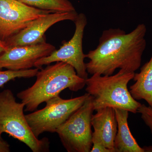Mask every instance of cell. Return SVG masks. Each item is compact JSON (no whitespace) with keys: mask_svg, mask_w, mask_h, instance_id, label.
Masks as SVG:
<instances>
[{"mask_svg":"<svg viewBox=\"0 0 152 152\" xmlns=\"http://www.w3.org/2000/svg\"><path fill=\"white\" fill-rule=\"evenodd\" d=\"M147 28L140 24L131 32L120 28L103 31L96 49L86 54L88 74L113 75L117 69L135 72L141 64L146 49Z\"/></svg>","mask_w":152,"mask_h":152,"instance_id":"obj_1","label":"cell"},{"mask_svg":"<svg viewBox=\"0 0 152 152\" xmlns=\"http://www.w3.org/2000/svg\"><path fill=\"white\" fill-rule=\"evenodd\" d=\"M34 83L17 94L25 105V112L35 111L41 104L59 96L68 88L78 91L86 86V80L79 77L73 67L67 63L57 62L41 69Z\"/></svg>","mask_w":152,"mask_h":152,"instance_id":"obj_2","label":"cell"},{"mask_svg":"<svg viewBox=\"0 0 152 152\" xmlns=\"http://www.w3.org/2000/svg\"><path fill=\"white\" fill-rule=\"evenodd\" d=\"M134 74L120 69L114 75L94 74L86 80V91L93 97L94 111L110 107L137 113L142 104L132 97L128 88Z\"/></svg>","mask_w":152,"mask_h":152,"instance_id":"obj_3","label":"cell"},{"mask_svg":"<svg viewBox=\"0 0 152 152\" xmlns=\"http://www.w3.org/2000/svg\"><path fill=\"white\" fill-rule=\"evenodd\" d=\"M25 104L18 102L10 89L0 92V137L3 133L25 144L33 152H50L47 137H35L24 114Z\"/></svg>","mask_w":152,"mask_h":152,"instance_id":"obj_4","label":"cell"},{"mask_svg":"<svg viewBox=\"0 0 152 152\" xmlns=\"http://www.w3.org/2000/svg\"><path fill=\"white\" fill-rule=\"evenodd\" d=\"M94 111L91 95L83 104L57 129L61 142L68 152H90L92 147L91 118Z\"/></svg>","mask_w":152,"mask_h":152,"instance_id":"obj_5","label":"cell"},{"mask_svg":"<svg viewBox=\"0 0 152 152\" xmlns=\"http://www.w3.org/2000/svg\"><path fill=\"white\" fill-rule=\"evenodd\" d=\"M90 96L87 93L68 99L58 96L46 102L44 108L26 115L34 135L38 138L45 132H56L58 128L83 104Z\"/></svg>","mask_w":152,"mask_h":152,"instance_id":"obj_6","label":"cell"},{"mask_svg":"<svg viewBox=\"0 0 152 152\" xmlns=\"http://www.w3.org/2000/svg\"><path fill=\"white\" fill-rule=\"evenodd\" d=\"M74 22L75 31L72 39L68 42H63L60 49L56 50L50 56L38 60L35 63L34 67L41 69L43 66L62 62L73 67L79 77L85 80L88 78V73L84 62L86 54H84L83 49L84 33L87 24L86 15L83 13L78 14Z\"/></svg>","mask_w":152,"mask_h":152,"instance_id":"obj_7","label":"cell"},{"mask_svg":"<svg viewBox=\"0 0 152 152\" xmlns=\"http://www.w3.org/2000/svg\"><path fill=\"white\" fill-rule=\"evenodd\" d=\"M50 13L53 12L33 7L18 0H0V39L6 41L36 19Z\"/></svg>","mask_w":152,"mask_h":152,"instance_id":"obj_8","label":"cell"},{"mask_svg":"<svg viewBox=\"0 0 152 152\" xmlns=\"http://www.w3.org/2000/svg\"><path fill=\"white\" fill-rule=\"evenodd\" d=\"M56 50L55 46L45 41L34 45L9 48L0 54V69L14 71L31 69L38 60L50 56Z\"/></svg>","mask_w":152,"mask_h":152,"instance_id":"obj_9","label":"cell"},{"mask_svg":"<svg viewBox=\"0 0 152 152\" xmlns=\"http://www.w3.org/2000/svg\"><path fill=\"white\" fill-rule=\"evenodd\" d=\"M78 15L76 11L50 13L36 19L24 29L5 42L8 48L39 43L45 41V33L52 26L62 21L75 22Z\"/></svg>","mask_w":152,"mask_h":152,"instance_id":"obj_10","label":"cell"},{"mask_svg":"<svg viewBox=\"0 0 152 152\" xmlns=\"http://www.w3.org/2000/svg\"><path fill=\"white\" fill-rule=\"evenodd\" d=\"M93 114L92 138L97 139L110 149L114 150V141L118 130V124L114 108L110 107L99 109Z\"/></svg>","mask_w":152,"mask_h":152,"instance_id":"obj_11","label":"cell"},{"mask_svg":"<svg viewBox=\"0 0 152 152\" xmlns=\"http://www.w3.org/2000/svg\"><path fill=\"white\" fill-rule=\"evenodd\" d=\"M118 130L115 141L116 152H145L131 133L128 119L129 112L124 109L115 108Z\"/></svg>","mask_w":152,"mask_h":152,"instance_id":"obj_12","label":"cell"},{"mask_svg":"<svg viewBox=\"0 0 152 152\" xmlns=\"http://www.w3.org/2000/svg\"><path fill=\"white\" fill-rule=\"evenodd\" d=\"M135 83L130 87L129 92L136 100H144L152 107V55L139 73H135L133 79Z\"/></svg>","mask_w":152,"mask_h":152,"instance_id":"obj_13","label":"cell"},{"mask_svg":"<svg viewBox=\"0 0 152 152\" xmlns=\"http://www.w3.org/2000/svg\"><path fill=\"white\" fill-rule=\"evenodd\" d=\"M33 7L52 12H66L76 11L69 0H18Z\"/></svg>","mask_w":152,"mask_h":152,"instance_id":"obj_14","label":"cell"},{"mask_svg":"<svg viewBox=\"0 0 152 152\" xmlns=\"http://www.w3.org/2000/svg\"><path fill=\"white\" fill-rule=\"evenodd\" d=\"M39 69H29L23 70L14 71L11 70L5 71H0V88L12 80L17 78L33 77H35Z\"/></svg>","mask_w":152,"mask_h":152,"instance_id":"obj_15","label":"cell"},{"mask_svg":"<svg viewBox=\"0 0 152 152\" xmlns=\"http://www.w3.org/2000/svg\"><path fill=\"white\" fill-rule=\"evenodd\" d=\"M137 113L141 114V118L149 128L152 134V107L142 104L138 109Z\"/></svg>","mask_w":152,"mask_h":152,"instance_id":"obj_16","label":"cell"},{"mask_svg":"<svg viewBox=\"0 0 152 152\" xmlns=\"http://www.w3.org/2000/svg\"><path fill=\"white\" fill-rule=\"evenodd\" d=\"M93 145L91 152H115L114 150L110 149L105 146L99 140L92 138Z\"/></svg>","mask_w":152,"mask_h":152,"instance_id":"obj_17","label":"cell"},{"mask_svg":"<svg viewBox=\"0 0 152 152\" xmlns=\"http://www.w3.org/2000/svg\"><path fill=\"white\" fill-rule=\"evenodd\" d=\"M10 145L7 142L4 140L0 137V152H10Z\"/></svg>","mask_w":152,"mask_h":152,"instance_id":"obj_18","label":"cell"},{"mask_svg":"<svg viewBox=\"0 0 152 152\" xmlns=\"http://www.w3.org/2000/svg\"><path fill=\"white\" fill-rule=\"evenodd\" d=\"M8 49V48L5 42L0 39V54L3 52L6 51Z\"/></svg>","mask_w":152,"mask_h":152,"instance_id":"obj_19","label":"cell"},{"mask_svg":"<svg viewBox=\"0 0 152 152\" xmlns=\"http://www.w3.org/2000/svg\"><path fill=\"white\" fill-rule=\"evenodd\" d=\"M145 152H152V145L143 147Z\"/></svg>","mask_w":152,"mask_h":152,"instance_id":"obj_20","label":"cell"}]
</instances>
